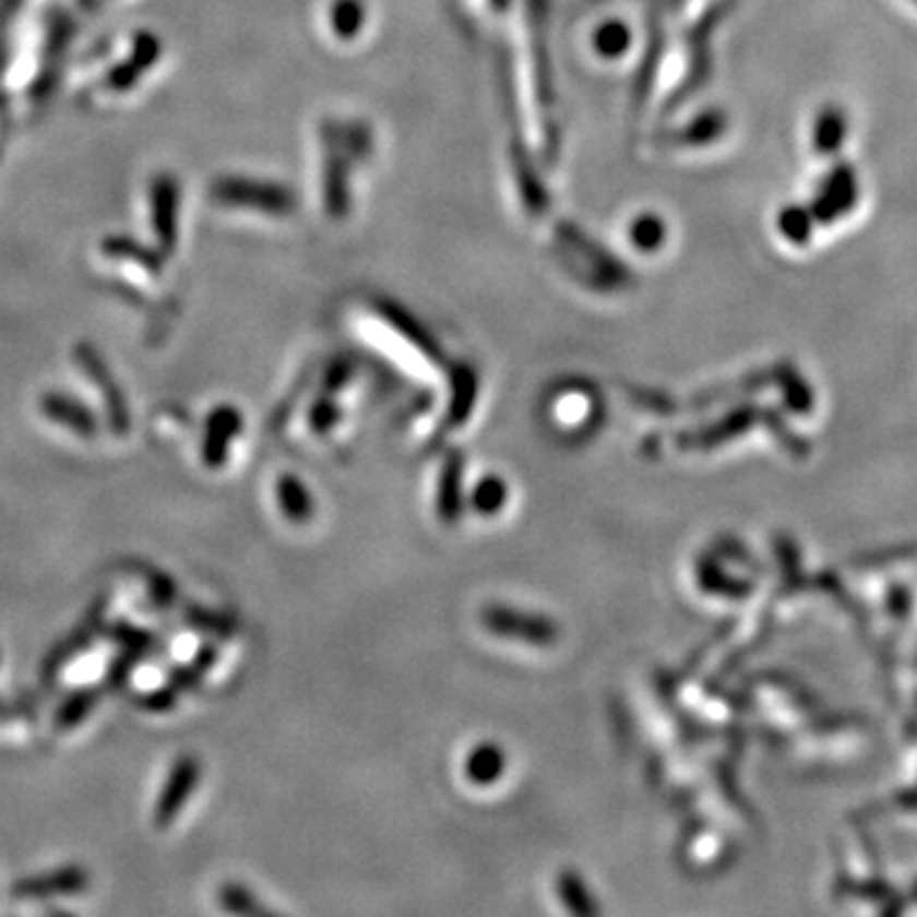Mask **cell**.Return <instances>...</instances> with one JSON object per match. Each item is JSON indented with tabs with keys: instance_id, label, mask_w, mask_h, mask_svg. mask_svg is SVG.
I'll list each match as a JSON object with an SVG mask.
<instances>
[{
	"instance_id": "3",
	"label": "cell",
	"mask_w": 917,
	"mask_h": 917,
	"mask_svg": "<svg viewBox=\"0 0 917 917\" xmlns=\"http://www.w3.org/2000/svg\"><path fill=\"white\" fill-rule=\"evenodd\" d=\"M844 133H846L844 115H841L838 110H829L821 118V126H818V145H821L823 151H836Z\"/></svg>"
},
{
	"instance_id": "1",
	"label": "cell",
	"mask_w": 917,
	"mask_h": 917,
	"mask_svg": "<svg viewBox=\"0 0 917 917\" xmlns=\"http://www.w3.org/2000/svg\"><path fill=\"white\" fill-rule=\"evenodd\" d=\"M196 775H199L196 760L183 757V760L176 762V767L171 770V777H168V783L164 787V795H160V800H158V808H156L158 823H168L176 813H179V808L189 798L191 787L196 785Z\"/></svg>"
},
{
	"instance_id": "2",
	"label": "cell",
	"mask_w": 917,
	"mask_h": 917,
	"mask_svg": "<svg viewBox=\"0 0 917 917\" xmlns=\"http://www.w3.org/2000/svg\"><path fill=\"white\" fill-rule=\"evenodd\" d=\"M856 194H859V191H856L854 174L848 171V168H838V171L831 176V181L825 183L823 206H829V210L823 212V217H833V214L838 217V214L851 210Z\"/></svg>"
},
{
	"instance_id": "5",
	"label": "cell",
	"mask_w": 917,
	"mask_h": 917,
	"mask_svg": "<svg viewBox=\"0 0 917 917\" xmlns=\"http://www.w3.org/2000/svg\"><path fill=\"white\" fill-rule=\"evenodd\" d=\"M915 3H917V0H915Z\"/></svg>"
},
{
	"instance_id": "4",
	"label": "cell",
	"mask_w": 917,
	"mask_h": 917,
	"mask_svg": "<svg viewBox=\"0 0 917 917\" xmlns=\"http://www.w3.org/2000/svg\"><path fill=\"white\" fill-rule=\"evenodd\" d=\"M235 431V424H227L225 420V413L212 420V428H210V439H206V446H204V456L210 464H219V458L225 456V443L229 439V433Z\"/></svg>"
}]
</instances>
